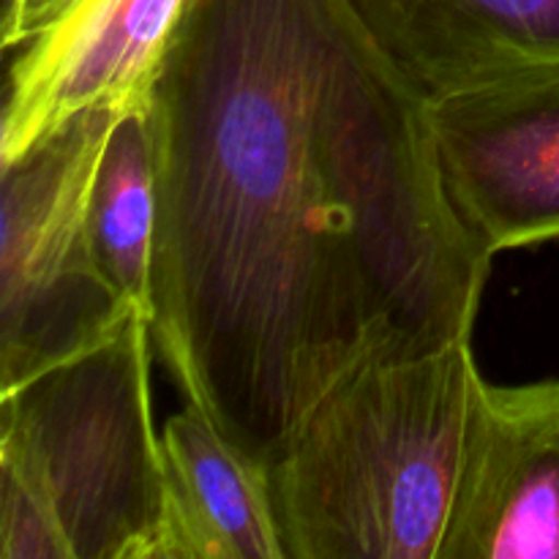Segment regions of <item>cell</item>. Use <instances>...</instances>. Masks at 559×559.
<instances>
[{"instance_id": "1", "label": "cell", "mask_w": 559, "mask_h": 559, "mask_svg": "<svg viewBox=\"0 0 559 559\" xmlns=\"http://www.w3.org/2000/svg\"><path fill=\"white\" fill-rule=\"evenodd\" d=\"M147 115L153 347L265 473L349 374L473 338L495 257L353 0H186Z\"/></svg>"}, {"instance_id": "2", "label": "cell", "mask_w": 559, "mask_h": 559, "mask_svg": "<svg viewBox=\"0 0 559 559\" xmlns=\"http://www.w3.org/2000/svg\"><path fill=\"white\" fill-rule=\"evenodd\" d=\"M473 338L369 364L267 469L284 559H440L484 374Z\"/></svg>"}, {"instance_id": "3", "label": "cell", "mask_w": 559, "mask_h": 559, "mask_svg": "<svg viewBox=\"0 0 559 559\" xmlns=\"http://www.w3.org/2000/svg\"><path fill=\"white\" fill-rule=\"evenodd\" d=\"M142 311L0 393V559H162L167 473Z\"/></svg>"}, {"instance_id": "4", "label": "cell", "mask_w": 559, "mask_h": 559, "mask_svg": "<svg viewBox=\"0 0 559 559\" xmlns=\"http://www.w3.org/2000/svg\"><path fill=\"white\" fill-rule=\"evenodd\" d=\"M123 107L82 109L0 162V393L104 342L136 311L91 235L93 178Z\"/></svg>"}, {"instance_id": "5", "label": "cell", "mask_w": 559, "mask_h": 559, "mask_svg": "<svg viewBox=\"0 0 559 559\" xmlns=\"http://www.w3.org/2000/svg\"><path fill=\"white\" fill-rule=\"evenodd\" d=\"M442 189L486 254L559 240V60L429 102Z\"/></svg>"}, {"instance_id": "6", "label": "cell", "mask_w": 559, "mask_h": 559, "mask_svg": "<svg viewBox=\"0 0 559 559\" xmlns=\"http://www.w3.org/2000/svg\"><path fill=\"white\" fill-rule=\"evenodd\" d=\"M186 0H49L5 82L0 162L96 104L147 98Z\"/></svg>"}, {"instance_id": "7", "label": "cell", "mask_w": 559, "mask_h": 559, "mask_svg": "<svg viewBox=\"0 0 559 559\" xmlns=\"http://www.w3.org/2000/svg\"><path fill=\"white\" fill-rule=\"evenodd\" d=\"M440 559H559V377L480 380Z\"/></svg>"}, {"instance_id": "8", "label": "cell", "mask_w": 559, "mask_h": 559, "mask_svg": "<svg viewBox=\"0 0 559 559\" xmlns=\"http://www.w3.org/2000/svg\"><path fill=\"white\" fill-rule=\"evenodd\" d=\"M353 5L426 102L559 60V0H353Z\"/></svg>"}, {"instance_id": "9", "label": "cell", "mask_w": 559, "mask_h": 559, "mask_svg": "<svg viewBox=\"0 0 559 559\" xmlns=\"http://www.w3.org/2000/svg\"><path fill=\"white\" fill-rule=\"evenodd\" d=\"M162 559H284L267 473L186 402L164 424Z\"/></svg>"}, {"instance_id": "10", "label": "cell", "mask_w": 559, "mask_h": 559, "mask_svg": "<svg viewBox=\"0 0 559 559\" xmlns=\"http://www.w3.org/2000/svg\"><path fill=\"white\" fill-rule=\"evenodd\" d=\"M158 194L147 98L115 120L91 189V235L104 273L151 322V271Z\"/></svg>"}, {"instance_id": "11", "label": "cell", "mask_w": 559, "mask_h": 559, "mask_svg": "<svg viewBox=\"0 0 559 559\" xmlns=\"http://www.w3.org/2000/svg\"><path fill=\"white\" fill-rule=\"evenodd\" d=\"M49 0H3V14H0V36H3V47L16 49L25 41L27 27L33 25L38 11L47 5Z\"/></svg>"}]
</instances>
